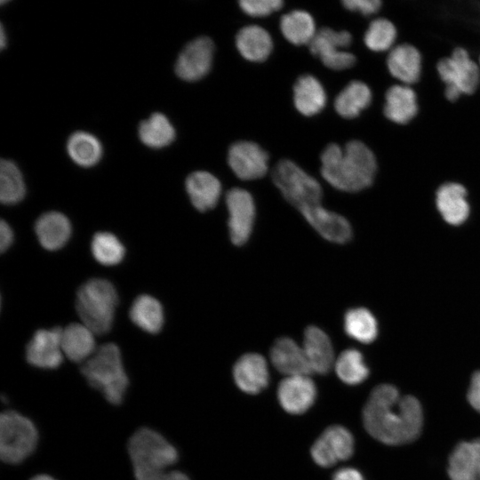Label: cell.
<instances>
[{
	"instance_id": "1",
	"label": "cell",
	"mask_w": 480,
	"mask_h": 480,
	"mask_svg": "<svg viewBox=\"0 0 480 480\" xmlns=\"http://www.w3.org/2000/svg\"><path fill=\"white\" fill-rule=\"evenodd\" d=\"M365 430L388 445L415 441L423 428V409L413 396L400 394L391 384H380L371 392L363 409Z\"/></svg>"
},
{
	"instance_id": "2",
	"label": "cell",
	"mask_w": 480,
	"mask_h": 480,
	"mask_svg": "<svg viewBox=\"0 0 480 480\" xmlns=\"http://www.w3.org/2000/svg\"><path fill=\"white\" fill-rule=\"evenodd\" d=\"M321 174L334 188L359 192L370 188L379 165L373 150L364 141L352 140L343 148L331 143L321 154Z\"/></svg>"
},
{
	"instance_id": "3",
	"label": "cell",
	"mask_w": 480,
	"mask_h": 480,
	"mask_svg": "<svg viewBox=\"0 0 480 480\" xmlns=\"http://www.w3.org/2000/svg\"><path fill=\"white\" fill-rule=\"evenodd\" d=\"M87 382L101 392L106 400L117 405L123 402L129 384L121 352L114 343L100 346L81 367Z\"/></svg>"
},
{
	"instance_id": "4",
	"label": "cell",
	"mask_w": 480,
	"mask_h": 480,
	"mask_svg": "<svg viewBox=\"0 0 480 480\" xmlns=\"http://www.w3.org/2000/svg\"><path fill=\"white\" fill-rule=\"evenodd\" d=\"M117 302L112 283L104 278H91L77 290L76 308L82 324L94 334L102 335L112 327Z\"/></svg>"
},
{
	"instance_id": "5",
	"label": "cell",
	"mask_w": 480,
	"mask_h": 480,
	"mask_svg": "<svg viewBox=\"0 0 480 480\" xmlns=\"http://www.w3.org/2000/svg\"><path fill=\"white\" fill-rule=\"evenodd\" d=\"M436 68L450 102L474 94L480 86L479 65L464 47H455L450 55L439 59Z\"/></svg>"
},
{
	"instance_id": "6",
	"label": "cell",
	"mask_w": 480,
	"mask_h": 480,
	"mask_svg": "<svg viewBox=\"0 0 480 480\" xmlns=\"http://www.w3.org/2000/svg\"><path fill=\"white\" fill-rule=\"evenodd\" d=\"M272 180L285 200L299 211L321 204L323 189L319 182L291 160L282 159L276 164Z\"/></svg>"
},
{
	"instance_id": "7",
	"label": "cell",
	"mask_w": 480,
	"mask_h": 480,
	"mask_svg": "<svg viewBox=\"0 0 480 480\" xmlns=\"http://www.w3.org/2000/svg\"><path fill=\"white\" fill-rule=\"evenodd\" d=\"M38 434L34 423L27 417L7 411L0 417V455L10 464H18L36 449Z\"/></svg>"
},
{
	"instance_id": "8",
	"label": "cell",
	"mask_w": 480,
	"mask_h": 480,
	"mask_svg": "<svg viewBox=\"0 0 480 480\" xmlns=\"http://www.w3.org/2000/svg\"><path fill=\"white\" fill-rule=\"evenodd\" d=\"M128 452L134 470L168 469L178 460V452L162 435L142 428L130 438Z\"/></svg>"
},
{
	"instance_id": "9",
	"label": "cell",
	"mask_w": 480,
	"mask_h": 480,
	"mask_svg": "<svg viewBox=\"0 0 480 480\" xmlns=\"http://www.w3.org/2000/svg\"><path fill=\"white\" fill-rule=\"evenodd\" d=\"M352 35L347 30L335 31L330 28H322L308 44L310 52L320 58L327 68L344 70L356 63L354 53L344 51L352 43Z\"/></svg>"
},
{
	"instance_id": "10",
	"label": "cell",
	"mask_w": 480,
	"mask_h": 480,
	"mask_svg": "<svg viewBox=\"0 0 480 480\" xmlns=\"http://www.w3.org/2000/svg\"><path fill=\"white\" fill-rule=\"evenodd\" d=\"M225 202L230 240L241 246L248 241L253 228L256 212L253 198L247 190L233 188L227 192Z\"/></svg>"
},
{
	"instance_id": "11",
	"label": "cell",
	"mask_w": 480,
	"mask_h": 480,
	"mask_svg": "<svg viewBox=\"0 0 480 480\" xmlns=\"http://www.w3.org/2000/svg\"><path fill=\"white\" fill-rule=\"evenodd\" d=\"M355 449L351 432L343 426L328 427L313 444L310 452L313 460L323 468L349 459Z\"/></svg>"
},
{
	"instance_id": "12",
	"label": "cell",
	"mask_w": 480,
	"mask_h": 480,
	"mask_svg": "<svg viewBox=\"0 0 480 480\" xmlns=\"http://www.w3.org/2000/svg\"><path fill=\"white\" fill-rule=\"evenodd\" d=\"M213 52L214 45L209 37L199 36L190 41L178 56L177 76L188 82L203 78L211 69Z\"/></svg>"
},
{
	"instance_id": "13",
	"label": "cell",
	"mask_w": 480,
	"mask_h": 480,
	"mask_svg": "<svg viewBox=\"0 0 480 480\" xmlns=\"http://www.w3.org/2000/svg\"><path fill=\"white\" fill-rule=\"evenodd\" d=\"M268 156L252 141H237L232 144L228 153V165L242 180H252L263 177L268 172Z\"/></svg>"
},
{
	"instance_id": "14",
	"label": "cell",
	"mask_w": 480,
	"mask_h": 480,
	"mask_svg": "<svg viewBox=\"0 0 480 480\" xmlns=\"http://www.w3.org/2000/svg\"><path fill=\"white\" fill-rule=\"evenodd\" d=\"M62 328L37 330L26 347V358L31 365L42 369H55L63 360Z\"/></svg>"
},
{
	"instance_id": "15",
	"label": "cell",
	"mask_w": 480,
	"mask_h": 480,
	"mask_svg": "<svg viewBox=\"0 0 480 480\" xmlns=\"http://www.w3.org/2000/svg\"><path fill=\"white\" fill-rule=\"evenodd\" d=\"M385 62L389 75L397 84L414 86L421 77V52L409 43H397L386 53Z\"/></svg>"
},
{
	"instance_id": "16",
	"label": "cell",
	"mask_w": 480,
	"mask_h": 480,
	"mask_svg": "<svg viewBox=\"0 0 480 480\" xmlns=\"http://www.w3.org/2000/svg\"><path fill=\"white\" fill-rule=\"evenodd\" d=\"M305 220L325 240L335 244L348 243L352 237V228L348 220L321 204L303 207L300 210Z\"/></svg>"
},
{
	"instance_id": "17",
	"label": "cell",
	"mask_w": 480,
	"mask_h": 480,
	"mask_svg": "<svg viewBox=\"0 0 480 480\" xmlns=\"http://www.w3.org/2000/svg\"><path fill=\"white\" fill-rule=\"evenodd\" d=\"M384 116L397 125H407L420 111L418 95L412 86L394 84L384 94L382 108Z\"/></svg>"
},
{
	"instance_id": "18",
	"label": "cell",
	"mask_w": 480,
	"mask_h": 480,
	"mask_svg": "<svg viewBox=\"0 0 480 480\" xmlns=\"http://www.w3.org/2000/svg\"><path fill=\"white\" fill-rule=\"evenodd\" d=\"M316 397V387L308 375L288 376L277 388V398L283 409L291 414L307 412Z\"/></svg>"
},
{
	"instance_id": "19",
	"label": "cell",
	"mask_w": 480,
	"mask_h": 480,
	"mask_svg": "<svg viewBox=\"0 0 480 480\" xmlns=\"http://www.w3.org/2000/svg\"><path fill=\"white\" fill-rule=\"evenodd\" d=\"M436 208L443 219L451 225H460L470 212L468 190L456 181H445L439 185L435 194Z\"/></svg>"
},
{
	"instance_id": "20",
	"label": "cell",
	"mask_w": 480,
	"mask_h": 480,
	"mask_svg": "<svg viewBox=\"0 0 480 480\" xmlns=\"http://www.w3.org/2000/svg\"><path fill=\"white\" fill-rule=\"evenodd\" d=\"M236 386L248 394H258L268 384L269 372L266 359L257 353L241 356L233 367Z\"/></svg>"
},
{
	"instance_id": "21",
	"label": "cell",
	"mask_w": 480,
	"mask_h": 480,
	"mask_svg": "<svg viewBox=\"0 0 480 480\" xmlns=\"http://www.w3.org/2000/svg\"><path fill=\"white\" fill-rule=\"evenodd\" d=\"M302 348L311 372L328 373L334 364L332 343L322 329L310 325L305 329Z\"/></svg>"
},
{
	"instance_id": "22",
	"label": "cell",
	"mask_w": 480,
	"mask_h": 480,
	"mask_svg": "<svg viewBox=\"0 0 480 480\" xmlns=\"http://www.w3.org/2000/svg\"><path fill=\"white\" fill-rule=\"evenodd\" d=\"M450 480H480V438L459 443L450 453Z\"/></svg>"
},
{
	"instance_id": "23",
	"label": "cell",
	"mask_w": 480,
	"mask_h": 480,
	"mask_svg": "<svg viewBox=\"0 0 480 480\" xmlns=\"http://www.w3.org/2000/svg\"><path fill=\"white\" fill-rule=\"evenodd\" d=\"M270 359L275 368L287 377L312 373L302 347L289 337H281L274 342Z\"/></svg>"
},
{
	"instance_id": "24",
	"label": "cell",
	"mask_w": 480,
	"mask_h": 480,
	"mask_svg": "<svg viewBox=\"0 0 480 480\" xmlns=\"http://www.w3.org/2000/svg\"><path fill=\"white\" fill-rule=\"evenodd\" d=\"M186 190L193 206L199 212L213 209L221 194L220 180L206 171H196L186 179Z\"/></svg>"
},
{
	"instance_id": "25",
	"label": "cell",
	"mask_w": 480,
	"mask_h": 480,
	"mask_svg": "<svg viewBox=\"0 0 480 480\" xmlns=\"http://www.w3.org/2000/svg\"><path fill=\"white\" fill-rule=\"evenodd\" d=\"M35 231L40 244L48 251L62 248L70 238L69 220L61 212L43 213L36 221Z\"/></svg>"
},
{
	"instance_id": "26",
	"label": "cell",
	"mask_w": 480,
	"mask_h": 480,
	"mask_svg": "<svg viewBox=\"0 0 480 480\" xmlns=\"http://www.w3.org/2000/svg\"><path fill=\"white\" fill-rule=\"evenodd\" d=\"M373 92L371 87L361 80L349 82L334 100L336 112L346 119L359 116L372 103Z\"/></svg>"
},
{
	"instance_id": "27",
	"label": "cell",
	"mask_w": 480,
	"mask_h": 480,
	"mask_svg": "<svg viewBox=\"0 0 480 480\" xmlns=\"http://www.w3.org/2000/svg\"><path fill=\"white\" fill-rule=\"evenodd\" d=\"M236 44L244 59L254 62L268 59L273 49L271 36L265 28L257 25L242 28L236 34Z\"/></svg>"
},
{
	"instance_id": "28",
	"label": "cell",
	"mask_w": 480,
	"mask_h": 480,
	"mask_svg": "<svg viewBox=\"0 0 480 480\" xmlns=\"http://www.w3.org/2000/svg\"><path fill=\"white\" fill-rule=\"evenodd\" d=\"M61 348L71 361L87 360L96 351L94 333L84 324H70L62 330Z\"/></svg>"
},
{
	"instance_id": "29",
	"label": "cell",
	"mask_w": 480,
	"mask_h": 480,
	"mask_svg": "<svg viewBox=\"0 0 480 480\" xmlns=\"http://www.w3.org/2000/svg\"><path fill=\"white\" fill-rule=\"evenodd\" d=\"M293 102L300 114L306 116H314L325 106V91L317 78L311 75H303L294 84Z\"/></svg>"
},
{
	"instance_id": "30",
	"label": "cell",
	"mask_w": 480,
	"mask_h": 480,
	"mask_svg": "<svg viewBox=\"0 0 480 480\" xmlns=\"http://www.w3.org/2000/svg\"><path fill=\"white\" fill-rule=\"evenodd\" d=\"M129 316L134 324L148 333H157L164 324V310L154 297L142 294L132 302Z\"/></svg>"
},
{
	"instance_id": "31",
	"label": "cell",
	"mask_w": 480,
	"mask_h": 480,
	"mask_svg": "<svg viewBox=\"0 0 480 480\" xmlns=\"http://www.w3.org/2000/svg\"><path fill=\"white\" fill-rule=\"evenodd\" d=\"M280 29L286 40L295 45L309 44L316 34L313 17L303 10H294L283 15Z\"/></svg>"
},
{
	"instance_id": "32",
	"label": "cell",
	"mask_w": 480,
	"mask_h": 480,
	"mask_svg": "<svg viewBox=\"0 0 480 480\" xmlns=\"http://www.w3.org/2000/svg\"><path fill=\"white\" fill-rule=\"evenodd\" d=\"M71 160L82 167H92L101 158L102 146L93 134L84 131L72 133L67 141Z\"/></svg>"
},
{
	"instance_id": "33",
	"label": "cell",
	"mask_w": 480,
	"mask_h": 480,
	"mask_svg": "<svg viewBox=\"0 0 480 480\" xmlns=\"http://www.w3.org/2000/svg\"><path fill=\"white\" fill-rule=\"evenodd\" d=\"M138 134L140 141L147 147L162 148L173 141L175 130L165 115L156 112L140 122Z\"/></svg>"
},
{
	"instance_id": "34",
	"label": "cell",
	"mask_w": 480,
	"mask_h": 480,
	"mask_svg": "<svg viewBox=\"0 0 480 480\" xmlns=\"http://www.w3.org/2000/svg\"><path fill=\"white\" fill-rule=\"evenodd\" d=\"M363 39L371 52L387 53L397 44L398 31L390 20L380 16L370 21Z\"/></svg>"
},
{
	"instance_id": "35",
	"label": "cell",
	"mask_w": 480,
	"mask_h": 480,
	"mask_svg": "<svg viewBox=\"0 0 480 480\" xmlns=\"http://www.w3.org/2000/svg\"><path fill=\"white\" fill-rule=\"evenodd\" d=\"M346 334L361 343H371L378 335V324L372 313L364 308L348 309L343 322Z\"/></svg>"
},
{
	"instance_id": "36",
	"label": "cell",
	"mask_w": 480,
	"mask_h": 480,
	"mask_svg": "<svg viewBox=\"0 0 480 480\" xmlns=\"http://www.w3.org/2000/svg\"><path fill=\"white\" fill-rule=\"evenodd\" d=\"M26 194L22 174L16 164L8 159L0 163V200L4 204H15Z\"/></svg>"
},
{
	"instance_id": "37",
	"label": "cell",
	"mask_w": 480,
	"mask_h": 480,
	"mask_svg": "<svg viewBox=\"0 0 480 480\" xmlns=\"http://www.w3.org/2000/svg\"><path fill=\"white\" fill-rule=\"evenodd\" d=\"M339 379L348 385H358L369 376L363 354L356 348L342 351L335 361Z\"/></svg>"
},
{
	"instance_id": "38",
	"label": "cell",
	"mask_w": 480,
	"mask_h": 480,
	"mask_svg": "<svg viewBox=\"0 0 480 480\" xmlns=\"http://www.w3.org/2000/svg\"><path fill=\"white\" fill-rule=\"evenodd\" d=\"M91 250L94 259L105 266L120 263L125 254V249L120 240L112 233L98 232L92 240Z\"/></svg>"
},
{
	"instance_id": "39",
	"label": "cell",
	"mask_w": 480,
	"mask_h": 480,
	"mask_svg": "<svg viewBox=\"0 0 480 480\" xmlns=\"http://www.w3.org/2000/svg\"><path fill=\"white\" fill-rule=\"evenodd\" d=\"M238 4L244 12L252 17L269 15L284 5L282 0H240Z\"/></svg>"
},
{
	"instance_id": "40",
	"label": "cell",
	"mask_w": 480,
	"mask_h": 480,
	"mask_svg": "<svg viewBox=\"0 0 480 480\" xmlns=\"http://www.w3.org/2000/svg\"><path fill=\"white\" fill-rule=\"evenodd\" d=\"M343 6L351 12H359L364 16H372L378 14L382 7L383 1L381 0H344Z\"/></svg>"
},
{
	"instance_id": "41",
	"label": "cell",
	"mask_w": 480,
	"mask_h": 480,
	"mask_svg": "<svg viewBox=\"0 0 480 480\" xmlns=\"http://www.w3.org/2000/svg\"><path fill=\"white\" fill-rule=\"evenodd\" d=\"M136 480H189L187 475L177 470H134Z\"/></svg>"
},
{
	"instance_id": "42",
	"label": "cell",
	"mask_w": 480,
	"mask_h": 480,
	"mask_svg": "<svg viewBox=\"0 0 480 480\" xmlns=\"http://www.w3.org/2000/svg\"><path fill=\"white\" fill-rule=\"evenodd\" d=\"M467 399L471 407L480 412V371L475 372L471 377Z\"/></svg>"
},
{
	"instance_id": "43",
	"label": "cell",
	"mask_w": 480,
	"mask_h": 480,
	"mask_svg": "<svg viewBox=\"0 0 480 480\" xmlns=\"http://www.w3.org/2000/svg\"><path fill=\"white\" fill-rule=\"evenodd\" d=\"M13 242V232L7 222L4 220L0 224V250L2 252L8 250Z\"/></svg>"
},
{
	"instance_id": "44",
	"label": "cell",
	"mask_w": 480,
	"mask_h": 480,
	"mask_svg": "<svg viewBox=\"0 0 480 480\" xmlns=\"http://www.w3.org/2000/svg\"><path fill=\"white\" fill-rule=\"evenodd\" d=\"M332 480H364V478L357 469L343 468L334 473Z\"/></svg>"
},
{
	"instance_id": "45",
	"label": "cell",
	"mask_w": 480,
	"mask_h": 480,
	"mask_svg": "<svg viewBox=\"0 0 480 480\" xmlns=\"http://www.w3.org/2000/svg\"><path fill=\"white\" fill-rule=\"evenodd\" d=\"M0 31V46L2 49H4L6 45L7 38L3 26H1Z\"/></svg>"
},
{
	"instance_id": "46",
	"label": "cell",
	"mask_w": 480,
	"mask_h": 480,
	"mask_svg": "<svg viewBox=\"0 0 480 480\" xmlns=\"http://www.w3.org/2000/svg\"><path fill=\"white\" fill-rule=\"evenodd\" d=\"M30 480H56V479L48 475H37L32 477Z\"/></svg>"
},
{
	"instance_id": "47",
	"label": "cell",
	"mask_w": 480,
	"mask_h": 480,
	"mask_svg": "<svg viewBox=\"0 0 480 480\" xmlns=\"http://www.w3.org/2000/svg\"><path fill=\"white\" fill-rule=\"evenodd\" d=\"M476 61H477V63H478V65H479V68H480V53H479V55H478L477 58H476Z\"/></svg>"
}]
</instances>
